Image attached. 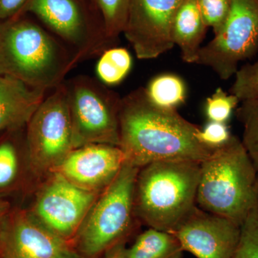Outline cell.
<instances>
[{
	"instance_id": "cell-11",
	"label": "cell",
	"mask_w": 258,
	"mask_h": 258,
	"mask_svg": "<svg viewBox=\"0 0 258 258\" xmlns=\"http://www.w3.org/2000/svg\"><path fill=\"white\" fill-rule=\"evenodd\" d=\"M182 0H132L124 34L140 60L157 58L174 47L172 26Z\"/></svg>"
},
{
	"instance_id": "cell-26",
	"label": "cell",
	"mask_w": 258,
	"mask_h": 258,
	"mask_svg": "<svg viewBox=\"0 0 258 258\" xmlns=\"http://www.w3.org/2000/svg\"><path fill=\"white\" fill-rule=\"evenodd\" d=\"M18 169L16 148L9 142L0 144V189L8 187L14 182Z\"/></svg>"
},
{
	"instance_id": "cell-30",
	"label": "cell",
	"mask_w": 258,
	"mask_h": 258,
	"mask_svg": "<svg viewBox=\"0 0 258 258\" xmlns=\"http://www.w3.org/2000/svg\"><path fill=\"white\" fill-rule=\"evenodd\" d=\"M8 212H8V207H7L5 203L0 202V231H1L3 222H4L5 217H6Z\"/></svg>"
},
{
	"instance_id": "cell-14",
	"label": "cell",
	"mask_w": 258,
	"mask_h": 258,
	"mask_svg": "<svg viewBox=\"0 0 258 258\" xmlns=\"http://www.w3.org/2000/svg\"><path fill=\"white\" fill-rule=\"evenodd\" d=\"M125 161L118 146L88 144L74 149L53 171L82 189L100 194L115 179Z\"/></svg>"
},
{
	"instance_id": "cell-17",
	"label": "cell",
	"mask_w": 258,
	"mask_h": 258,
	"mask_svg": "<svg viewBox=\"0 0 258 258\" xmlns=\"http://www.w3.org/2000/svg\"><path fill=\"white\" fill-rule=\"evenodd\" d=\"M182 247L170 232L149 227L126 248L127 258H182Z\"/></svg>"
},
{
	"instance_id": "cell-2",
	"label": "cell",
	"mask_w": 258,
	"mask_h": 258,
	"mask_svg": "<svg viewBox=\"0 0 258 258\" xmlns=\"http://www.w3.org/2000/svg\"><path fill=\"white\" fill-rule=\"evenodd\" d=\"M77 64L69 47L23 15L0 23V75L47 91L62 84Z\"/></svg>"
},
{
	"instance_id": "cell-22",
	"label": "cell",
	"mask_w": 258,
	"mask_h": 258,
	"mask_svg": "<svg viewBox=\"0 0 258 258\" xmlns=\"http://www.w3.org/2000/svg\"><path fill=\"white\" fill-rule=\"evenodd\" d=\"M240 238L232 258H258V203L240 226Z\"/></svg>"
},
{
	"instance_id": "cell-6",
	"label": "cell",
	"mask_w": 258,
	"mask_h": 258,
	"mask_svg": "<svg viewBox=\"0 0 258 258\" xmlns=\"http://www.w3.org/2000/svg\"><path fill=\"white\" fill-rule=\"evenodd\" d=\"M25 13L42 22L74 54L77 63L115 46L91 0H28L18 15Z\"/></svg>"
},
{
	"instance_id": "cell-3",
	"label": "cell",
	"mask_w": 258,
	"mask_h": 258,
	"mask_svg": "<svg viewBox=\"0 0 258 258\" xmlns=\"http://www.w3.org/2000/svg\"><path fill=\"white\" fill-rule=\"evenodd\" d=\"M200 163L172 160L139 169L134 191L136 217L151 228L172 232L197 208Z\"/></svg>"
},
{
	"instance_id": "cell-25",
	"label": "cell",
	"mask_w": 258,
	"mask_h": 258,
	"mask_svg": "<svg viewBox=\"0 0 258 258\" xmlns=\"http://www.w3.org/2000/svg\"><path fill=\"white\" fill-rule=\"evenodd\" d=\"M205 23L217 35L225 25L230 13L231 0H196Z\"/></svg>"
},
{
	"instance_id": "cell-23",
	"label": "cell",
	"mask_w": 258,
	"mask_h": 258,
	"mask_svg": "<svg viewBox=\"0 0 258 258\" xmlns=\"http://www.w3.org/2000/svg\"><path fill=\"white\" fill-rule=\"evenodd\" d=\"M235 81L230 90L241 102L258 99V60L238 69L235 74Z\"/></svg>"
},
{
	"instance_id": "cell-13",
	"label": "cell",
	"mask_w": 258,
	"mask_h": 258,
	"mask_svg": "<svg viewBox=\"0 0 258 258\" xmlns=\"http://www.w3.org/2000/svg\"><path fill=\"white\" fill-rule=\"evenodd\" d=\"M240 226L225 217L195 208L170 232L183 250L198 258H232L240 238Z\"/></svg>"
},
{
	"instance_id": "cell-5",
	"label": "cell",
	"mask_w": 258,
	"mask_h": 258,
	"mask_svg": "<svg viewBox=\"0 0 258 258\" xmlns=\"http://www.w3.org/2000/svg\"><path fill=\"white\" fill-rule=\"evenodd\" d=\"M139 168L125 161L115 179L99 194L71 242L82 258H99L126 242L134 230V191Z\"/></svg>"
},
{
	"instance_id": "cell-18",
	"label": "cell",
	"mask_w": 258,
	"mask_h": 258,
	"mask_svg": "<svg viewBox=\"0 0 258 258\" xmlns=\"http://www.w3.org/2000/svg\"><path fill=\"white\" fill-rule=\"evenodd\" d=\"M145 89L151 101L165 109L176 110L186 98L184 81L175 74L159 75L149 82Z\"/></svg>"
},
{
	"instance_id": "cell-24",
	"label": "cell",
	"mask_w": 258,
	"mask_h": 258,
	"mask_svg": "<svg viewBox=\"0 0 258 258\" xmlns=\"http://www.w3.org/2000/svg\"><path fill=\"white\" fill-rule=\"evenodd\" d=\"M239 102L240 100L235 95L227 94L221 88H217L215 93L207 98L205 114L210 121L227 123Z\"/></svg>"
},
{
	"instance_id": "cell-12",
	"label": "cell",
	"mask_w": 258,
	"mask_h": 258,
	"mask_svg": "<svg viewBox=\"0 0 258 258\" xmlns=\"http://www.w3.org/2000/svg\"><path fill=\"white\" fill-rule=\"evenodd\" d=\"M72 244L37 220L31 212H8L0 231V258H81Z\"/></svg>"
},
{
	"instance_id": "cell-29",
	"label": "cell",
	"mask_w": 258,
	"mask_h": 258,
	"mask_svg": "<svg viewBox=\"0 0 258 258\" xmlns=\"http://www.w3.org/2000/svg\"><path fill=\"white\" fill-rule=\"evenodd\" d=\"M126 242H120L106 250L103 254V258H127Z\"/></svg>"
},
{
	"instance_id": "cell-28",
	"label": "cell",
	"mask_w": 258,
	"mask_h": 258,
	"mask_svg": "<svg viewBox=\"0 0 258 258\" xmlns=\"http://www.w3.org/2000/svg\"><path fill=\"white\" fill-rule=\"evenodd\" d=\"M28 0H0V23L17 16Z\"/></svg>"
},
{
	"instance_id": "cell-8",
	"label": "cell",
	"mask_w": 258,
	"mask_h": 258,
	"mask_svg": "<svg viewBox=\"0 0 258 258\" xmlns=\"http://www.w3.org/2000/svg\"><path fill=\"white\" fill-rule=\"evenodd\" d=\"M27 126V147L32 167L36 172H52L75 149L64 83L45 97Z\"/></svg>"
},
{
	"instance_id": "cell-15",
	"label": "cell",
	"mask_w": 258,
	"mask_h": 258,
	"mask_svg": "<svg viewBox=\"0 0 258 258\" xmlns=\"http://www.w3.org/2000/svg\"><path fill=\"white\" fill-rule=\"evenodd\" d=\"M46 91L0 75V132L28 124L46 97Z\"/></svg>"
},
{
	"instance_id": "cell-7",
	"label": "cell",
	"mask_w": 258,
	"mask_h": 258,
	"mask_svg": "<svg viewBox=\"0 0 258 258\" xmlns=\"http://www.w3.org/2000/svg\"><path fill=\"white\" fill-rule=\"evenodd\" d=\"M64 85L75 149L92 144L119 147V95L87 76H76Z\"/></svg>"
},
{
	"instance_id": "cell-9",
	"label": "cell",
	"mask_w": 258,
	"mask_h": 258,
	"mask_svg": "<svg viewBox=\"0 0 258 258\" xmlns=\"http://www.w3.org/2000/svg\"><path fill=\"white\" fill-rule=\"evenodd\" d=\"M258 50V0H231L223 28L199 52L196 64L211 69L222 80L235 76L239 63Z\"/></svg>"
},
{
	"instance_id": "cell-1",
	"label": "cell",
	"mask_w": 258,
	"mask_h": 258,
	"mask_svg": "<svg viewBox=\"0 0 258 258\" xmlns=\"http://www.w3.org/2000/svg\"><path fill=\"white\" fill-rule=\"evenodd\" d=\"M119 125V147L127 162L139 169L157 161L201 163L215 150L199 142L198 125L176 110L154 104L145 88L122 98Z\"/></svg>"
},
{
	"instance_id": "cell-31",
	"label": "cell",
	"mask_w": 258,
	"mask_h": 258,
	"mask_svg": "<svg viewBox=\"0 0 258 258\" xmlns=\"http://www.w3.org/2000/svg\"><path fill=\"white\" fill-rule=\"evenodd\" d=\"M81 258H82V257H81Z\"/></svg>"
},
{
	"instance_id": "cell-20",
	"label": "cell",
	"mask_w": 258,
	"mask_h": 258,
	"mask_svg": "<svg viewBox=\"0 0 258 258\" xmlns=\"http://www.w3.org/2000/svg\"><path fill=\"white\" fill-rule=\"evenodd\" d=\"M236 114L243 125L242 143L258 172V99L242 101Z\"/></svg>"
},
{
	"instance_id": "cell-4",
	"label": "cell",
	"mask_w": 258,
	"mask_h": 258,
	"mask_svg": "<svg viewBox=\"0 0 258 258\" xmlns=\"http://www.w3.org/2000/svg\"><path fill=\"white\" fill-rule=\"evenodd\" d=\"M257 173L242 141L232 136L200 163L197 205L241 226L258 203Z\"/></svg>"
},
{
	"instance_id": "cell-27",
	"label": "cell",
	"mask_w": 258,
	"mask_h": 258,
	"mask_svg": "<svg viewBox=\"0 0 258 258\" xmlns=\"http://www.w3.org/2000/svg\"><path fill=\"white\" fill-rule=\"evenodd\" d=\"M232 136L226 123L215 121L209 122L203 129H199L196 133L199 142L212 149H217L225 145Z\"/></svg>"
},
{
	"instance_id": "cell-10",
	"label": "cell",
	"mask_w": 258,
	"mask_h": 258,
	"mask_svg": "<svg viewBox=\"0 0 258 258\" xmlns=\"http://www.w3.org/2000/svg\"><path fill=\"white\" fill-rule=\"evenodd\" d=\"M98 195L52 171L37 194L31 214L49 230L71 243Z\"/></svg>"
},
{
	"instance_id": "cell-16",
	"label": "cell",
	"mask_w": 258,
	"mask_h": 258,
	"mask_svg": "<svg viewBox=\"0 0 258 258\" xmlns=\"http://www.w3.org/2000/svg\"><path fill=\"white\" fill-rule=\"evenodd\" d=\"M208 28L196 0H182L173 22L172 37L184 62L196 63Z\"/></svg>"
},
{
	"instance_id": "cell-21",
	"label": "cell",
	"mask_w": 258,
	"mask_h": 258,
	"mask_svg": "<svg viewBox=\"0 0 258 258\" xmlns=\"http://www.w3.org/2000/svg\"><path fill=\"white\" fill-rule=\"evenodd\" d=\"M132 0H91L101 13L107 35L116 43L120 34L123 33L128 8Z\"/></svg>"
},
{
	"instance_id": "cell-19",
	"label": "cell",
	"mask_w": 258,
	"mask_h": 258,
	"mask_svg": "<svg viewBox=\"0 0 258 258\" xmlns=\"http://www.w3.org/2000/svg\"><path fill=\"white\" fill-rule=\"evenodd\" d=\"M132 62L128 50L123 47H110L101 54L98 61L97 74L104 84L117 85L128 76Z\"/></svg>"
}]
</instances>
